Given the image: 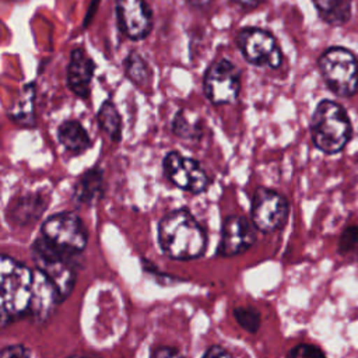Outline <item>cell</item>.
<instances>
[{"label":"cell","mask_w":358,"mask_h":358,"mask_svg":"<svg viewBox=\"0 0 358 358\" xmlns=\"http://www.w3.org/2000/svg\"><path fill=\"white\" fill-rule=\"evenodd\" d=\"M161 250L175 260H192L204 255L207 235L187 210H173L158 224Z\"/></svg>","instance_id":"6da1fadb"},{"label":"cell","mask_w":358,"mask_h":358,"mask_svg":"<svg viewBox=\"0 0 358 358\" xmlns=\"http://www.w3.org/2000/svg\"><path fill=\"white\" fill-rule=\"evenodd\" d=\"M310 137L313 145L326 155H334L344 150L352 137V124L344 106L323 99L310 119Z\"/></svg>","instance_id":"7a4b0ae2"},{"label":"cell","mask_w":358,"mask_h":358,"mask_svg":"<svg viewBox=\"0 0 358 358\" xmlns=\"http://www.w3.org/2000/svg\"><path fill=\"white\" fill-rule=\"evenodd\" d=\"M1 275V323L6 326L10 322L20 319L28 313L34 271L27 266L3 255L0 264Z\"/></svg>","instance_id":"3957f363"},{"label":"cell","mask_w":358,"mask_h":358,"mask_svg":"<svg viewBox=\"0 0 358 358\" xmlns=\"http://www.w3.org/2000/svg\"><path fill=\"white\" fill-rule=\"evenodd\" d=\"M327 88L337 96H352L358 90V59L347 48H327L317 59Z\"/></svg>","instance_id":"277c9868"},{"label":"cell","mask_w":358,"mask_h":358,"mask_svg":"<svg viewBox=\"0 0 358 358\" xmlns=\"http://www.w3.org/2000/svg\"><path fill=\"white\" fill-rule=\"evenodd\" d=\"M32 255L38 270H41L57 288L60 301L66 299L74 287L76 274L67 255L49 243L43 236L38 238L32 245Z\"/></svg>","instance_id":"5b68a950"},{"label":"cell","mask_w":358,"mask_h":358,"mask_svg":"<svg viewBox=\"0 0 358 358\" xmlns=\"http://www.w3.org/2000/svg\"><path fill=\"white\" fill-rule=\"evenodd\" d=\"M42 236L67 255H77L87 246L88 234L81 218L70 211L53 214L41 228Z\"/></svg>","instance_id":"8992f818"},{"label":"cell","mask_w":358,"mask_h":358,"mask_svg":"<svg viewBox=\"0 0 358 358\" xmlns=\"http://www.w3.org/2000/svg\"><path fill=\"white\" fill-rule=\"evenodd\" d=\"M236 45L242 56L253 66L278 69L282 63V52L275 36L256 27L242 28L236 34Z\"/></svg>","instance_id":"52a82bcc"},{"label":"cell","mask_w":358,"mask_h":358,"mask_svg":"<svg viewBox=\"0 0 358 358\" xmlns=\"http://www.w3.org/2000/svg\"><path fill=\"white\" fill-rule=\"evenodd\" d=\"M206 98L214 105L234 103L241 91V74L238 67L227 59L213 62L203 80Z\"/></svg>","instance_id":"ba28073f"},{"label":"cell","mask_w":358,"mask_h":358,"mask_svg":"<svg viewBox=\"0 0 358 358\" xmlns=\"http://www.w3.org/2000/svg\"><path fill=\"white\" fill-rule=\"evenodd\" d=\"M289 214L287 199L267 187H259L252 199V222L262 232H274L284 227Z\"/></svg>","instance_id":"9c48e42d"},{"label":"cell","mask_w":358,"mask_h":358,"mask_svg":"<svg viewBox=\"0 0 358 358\" xmlns=\"http://www.w3.org/2000/svg\"><path fill=\"white\" fill-rule=\"evenodd\" d=\"M162 171L172 185L192 194L203 193L210 185V178L201 165L176 151H171L164 157Z\"/></svg>","instance_id":"30bf717a"},{"label":"cell","mask_w":358,"mask_h":358,"mask_svg":"<svg viewBox=\"0 0 358 358\" xmlns=\"http://www.w3.org/2000/svg\"><path fill=\"white\" fill-rule=\"evenodd\" d=\"M116 21L120 32L133 41L148 36L152 29V11L145 0H116Z\"/></svg>","instance_id":"8fae6325"},{"label":"cell","mask_w":358,"mask_h":358,"mask_svg":"<svg viewBox=\"0 0 358 358\" xmlns=\"http://www.w3.org/2000/svg\"><path fill=\"white\" fill-rule=\"evenodd\" d=\"M256 242V227L242 215H228L221 227L217 253L232 257L246 252Z\"/></svg>","instance_id":"7c38bea8"},{"label":"cell","mask_w":358,"mask_h":358,"mask_svg":"<svg viewBox=\"0 0 358 358\" xmlns=\"http://www.w3.org/2000/svg\"><path fill=\"white\" fill-rule=\"evenodd\" d=\"M57 302L62 301L55 284L41 270H34L32 294L28 313L36 322H45L55 310Z\"/></svg>","instance_id":"4fadbf2b"},{"label":"cell","mask_w":358,"mask_h":358,"mask_svg":"<svg viewBox=\"0 0 358 358\" xmlns=\"http://www.w3.org/2000/svg\"><path fill=\"white\" fill-rule=\"evenodd\" d=\"M66 71V80L70 91L80 98H87L95 71V64L92 59L83 49H74L70 53V60Z\"/></svg>","instance_id":"5bb4252c"},{"label":"cell","mask_w":358,"mask_h":358,"mask_svg":"<svg viewBox=\"0 0 358 358\" xmlns=\"http://www.w3.org/2000/svg\"><path fill=\"white\" fill-rule=\"evenodd\" d=\"M45 208L46 201L42 196L27 194L10 203L8 217L20 225H27L32 221H36Z\"/></svg>","instance_id":"9a60e30c"},{"label":"cell","mask_w":358,"mask_h":358,"mask_svg":"<svg viewBox=\"0 0 358 358\" xmlns=\"http://www.w3.org/2000/svg\"><path fill=\"white\" fill-rule=\"evenodd\" d=\"M59 143L73 154H83L91 147V137L77 120H66L57 129Z\"/></svg>","instance_id":"2e32d148"},{"label":"cell","mask_w":358,"mask_h":358,"mask_svg":"<svg viewBox=\"0 0 358 358\" xmlns=\"http://www.w3.org/2000/svg\"><path fill=\"white\" fill-rule=\"evenodd\" d=\"M103 193L102 171L98 168L87 171L74 186V199L80 204H92L99 200Z\"/></svg>","instance_id":"e0dca14e"},{"label":"cell","mask_w":358,"mask_h":358,"mask_svg":"<svg viewBox=\"0 0 358 358\" xmlns=\"http://www.w3.org/2000/svg\"><path fill=\"white\" fill-rule=\"evenodd\" d=\"M312 1L322 21H324L329 25L340 27L347 24L351 18L352 0H312Z\"/></svg>","instance_id":"ac0fdd59"},{"label":"cell","mask_w":358,"mask_h":358,"mask_svg":"<svg viewBox=\"0 0 358 358\" xmlns=\"http://www.w3.org/2000/svg\"><path fill=\"white\" fill-rule=\"evenodd\" d=\"M172 131L180 138L197 140L203 133L200 117L189 109H179L172 122Z\"/></svg>","instance_id":"d6986e66"},{"label":"cell","mask_w":358,"mask_h":358,"mask_svg":"<svg viewBox=\"0 0 358 358\" xmlns=\"http://www.w3.org/2000/svg\"><path fill=\"white\" fill-rule=\"evenodd\" d=\"M98 124L101 130L115 143L120 141L122 138V119L120 115L115 106V103L109 99H106L96 115Z\"/></svg>","instance_id":"ffe728a7"},{"label":"cell","mask_w":358,"mask_h":358,"mask_svg":"<svg viewBox=\"0 0 358 358\" xmlns=\"http://www.w3.org/2000/svg\"><path fill=\"white\" fill-rule=\"evenodd\" d=\"M124 73L127 78L138 87L150 85L152 81V70L147 60L137 52H130L124 59Z\"/></svg>","instance_id":"44dd1931"},{"label":"cell","mask_w":358,"mask_h":358,"mask_svg":"<svg viewBox=\"0 0 358 358\" xmlns=\"http://www.w3.org/2000/svg\"><path fill=\"white\" fill-rule=\"evenodd\" d=\"M25 95L20 98V101L13 106L8 116L10 119L25 127H32L35 124V110H34V99H35V90L34 85L29 84L24 88Z\"/></svg>","instance_id":"7402d4cb"},{"label":"cell","mask_w":358,"mask_h":358,"mask_svg":"<svg viewBox=\"0 0 358 358\" xmlns=\"http://www.w3.org/2000/svg\"><path fill=\"white\" fill-rule=\"evenodd\" d=\"M338 253L351 260L358 262V227H347L338 239Z\"/></svg>","instance_id":"603a6c76"},{"label":"cell","mask_w":358,"mask_h":358,"mask_svg":"<svg viewBox=\"0 0 358 358\" xmlns=\"http://www.w3.org/2000/svg\"><path fill=\"white\" fill-rule=\"evenodd\" d=\"M234 316L239 326L249 333H256L260 326V313L250 306H239L234 310Z\"/></svg>","instance_id":"cb8c5ba5"},{"label":"cell","mask_w":358,"mask_h":358,"mask_svg":"<svg viewBox=\"0 0 358 358\" xmlns=\"http://www.w3.org/2000/svg\"><path fill=\"white\" fill-rule=\"evenodd\" d=\"M285 358H327L323 350L312 344H298L287 352Z\"/></svg>","instance_id":"d4e9b609"},{"label":"cell","mask_w":358,"mask_h":358,"mask_svg":"<svg viewBox=\"0 0 358 358\" xmlns=\"http://www.w3.org/2000/svg\"><path fill=\"white\" fill-rule=\"evenodd\" d=\"M0 358H31L28 350L21 344H13L7 345L1 350Z\"/></svg>","instance_id":"484cf974"},{"label":"cell","mask_w":358,"mask_h":358,"mask_svg":"<svg viewBox=\"0 0 358 358\" xmlns=\"http://www.w3.org/2000/svg\"><path fill=\"white\" fill-rule=\"evenodd\" d=\"M150 358H183V357L178 350L172 347H158L151 352Z\"/></svg>","instance_id":"4316f807"},{"label":"cell","mask_w":358,"mask_h":358,"mask_svg":"<svg viewBox=\"0 0 358 358\" xmlns=\"http://www.w3.org/2000/svg\"><path fill=\"white\" fill-rule=\"evenodd\" d=\"M201 358H232V355L220 345H211Z\"/></svg>","instance_id":"83f0119b"},{"label":"cell","mask_w":358,"mask_h":358,"mask_svg":"<svg viewBox=\"0 0 358 358\" xmlns=\"http://www.w3.org/2000/svg\"><path fill=\"white\" fill-rule=\"evenodd\" d=\"M234 3L242 6V7H246V8H253V7H257L259 4L264 3L266 0H232Z\"/></svg>","instance_id":"f1b7e54d"},{"label":"cell","mask_w":358,"mask_h":358,"mask_svg":"<svg viewBox=\"0 0 358 358\" xmlns=\"http://www.w3.org/2000/svg\"><path fill=\"white\" fill-rule=\"evenodd\" d=\"M213 0H186L187 4H190L194 8H204L208 7L211 4Z\"/></svg>","instance_id":"f546056e"},{"label":"cell","mask_w":358,"mask_h":358,"mask_svg":"<svg viewBox=\"0 0 358 358\" xmlns=\"http://www.w3.org/2000/svg\"><path fill=\"white\" fill-rule=\"evenodd\" d=\"M69 358H88V357H69Z\"/></svg>","instance_id":"4dcf8cb0"},{"label":"cell","mask_w":358,"mask_h":358,"mask_svg":"<svg viewBox=\"0 0 358 358\" xmlns=\"http://www.w3.org/2000/svg\"><path fill=\"white\" fill-rule=\"evenodd\" d=\"M13 1H21V0H13Z\"/></svg>","instance_id":"1f68e13d"}]
</instances>
